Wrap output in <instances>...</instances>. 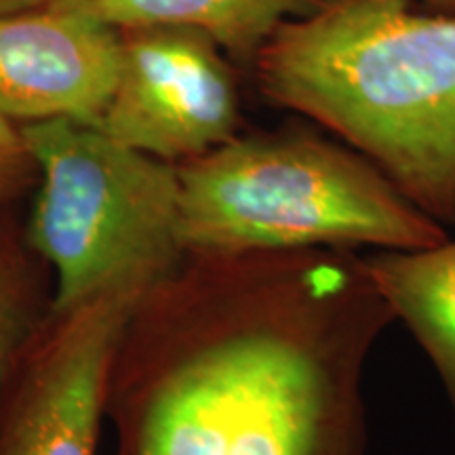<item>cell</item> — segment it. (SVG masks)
Segmentation results:
<instances>
[{
	"label": "cell",
	"mask_w": 455,
	"mask_h": 455,
	"mask_svg": "<svg viewBox=\"0 0 455 455\" xmlns=\"http://www.w3.org/2000/svg\"><path fill=\"white\" fill-rule=\"evenodd\" d=\"M395 321H403L439 375L455 419V238L365 258Z\"/></svg>",
	"instance_id": "ba28073f"
},
{
	"label": "cell",
	"mask_w": 455,
	"mask_h": 455,
	"mask_svg": "<svg viewBox=\"0 0 455 455\" xmlns=\"http://www.w3.org/2000/svg\"><path fill=\"white\" fill-rule=\"evenodd\" d=\"M428 3L445 11H455V0H428Z\"/></svg>",
	"instance_id": "4fadbf2b"
},
{
	"label": "cell",
	"mask_w": 455,
	"mask_h": 455,
	"mask_svg": "<svg viewBox=\"0 0 455 455\" xmlns=\"http://www.w3.org/2000/svg\"><path fill=\"white\" fill-rule=\"evenodd\" d=\"M121 32L78 9L0 15V116L98 123L121 68Z\"/></svg>",
	"instance_id": "52a82bcc"
},
{
	"label": "cell",
	"mask_w": 455,
	"mask_h": 455,
	"mask_svg": "<svg viewBox=\"0 0 455 455\" xmlns=\"http://www.w3.org/2000/svg\"><path fill=\"white\" fill-rule=\"evenodd\" d=\"M38 184L26 236L55 275L53 310L112 289L148 291L180 270L178 164L106 135L98 124H20Z\"/></svg>",
	"instance_id": "277c9868"
},
{
	"label": "cell",
	"mask_w": 455,
	"mask_h": 455,
	"mask_svg": "<svg viewBox=\"0 0 455 455\" xmlns=\"http://www.w3.org/2000/svg\"><path fill=\"white\" fill-rule=\"evenodd\" d=\"M141 293L51 312L0 395V455H98L112 355Z\"/></svg>",
	"instance_id": "5b68a950"
},
{
	"label": "cell",
	"mask_w": 455,
	"mask_h": 455,
	"mask_svg": "<svg viewBox=\"0 0 455 455\" xmlns=\"http://www.w3.org/2000/svg\"><path fill=\"white\" fill-rule=\"evenodd\" d=\"M392 323L352 249L188 255L124 318L112 455H363L365 369Z\"/></svg>",
	"instance_id": "6da1fadb"
},
{
	"label": "cell",
	"mask_w": 455,
	"mask_h": 455,
	"mask_svg": "<svg viewBox=\"0 0 455 455\" xmlns=\"http://www.w3.org/2000/svg\"><path fill=\"white\" fill-rule=\"evenodd\" d=\"M51 3H55V0H0V15L47 7V4H51Z\"/></svg>",
	"instance_id": "7c38bea8"
},
{
	"label": "cell",
	"mask_w": 455,
	"mask_h": 455,
	"mask_svg": "<svg viewBox=\"0 0 455 455\" xmlns=\"http://www.w3.org/2000/svg\"><path fill=\"white\" fill-rule=\"evenodd\" d=\"M178 173L188 255L413 251L449 238L361 152L306 129L236 135Z\"/></svg>",
	"instance_id": "3957f363"
},
{
	"label": "cell",
	"mask_w": 455,
	"mask_h": 455,
	"mask_svg": "<svg viewBox=\"0 0 455 455\" xmlns=\"http://www.w3.org/2000/svg\"><path fill=\"white\" fill-rule=\"evenodd\" d=\"M78 9L114 30L190 28L221 49L258 55L283 21L310 13L323 0H55Z\"/></svg>",
	"instance_id": "9c48e42d"
},
{
	"label": "cell",
	"mask_w": 455,
	"mask_h": 455,
	"mask_svg": "<svg viewBox=\"0 0 455 455\" xmlns=\"http://www.w3.org/2000/svg\"><path fill=\"white\" fill-rule=\"evenodd\" d=\"M121 68L98 127L164 163H186L238 135L235 72L209 34L190 28L121 32Z\"/></svg>",
	"instance_id": "8992f818"
},
{
	"label": "cell",
	"mask_w": 455,
	"mask_h": 455,
	"mask_svg": "<svg viewBox=\"0 0 455 455\" xmlns=\"http://www.w3.org/2000/svg\"><path fill=\"white\" fill-rule=\"evenodd\" d=\"M36 184L38 169L21 127L0 116V212L17 207Z\"/></svg>",
	"instance_id": "8fae6325"
},
{
	"label": "cell",
	"mask_w": 455,
	"mask_h": 455,
	"mask_svg": "<svg viewBox=\"0 0 455 455\" xmlns=\"http://www.w3.org/2000/svg\"><path fill=\"white\" fill-rule=\"evenodd\" d=\"M55 304V275L15 207L0 212V395Z\"/></svg>",
	"instance_id": "30bf717a"
},
{
	"label": "cell",
	"mask_w": 455,
	"mask_h": 455,
	"mask_svg": "<svg viewBox=\"0 0 455 455\" xmlns=\"http://www.w3.org/2000/svg\"><path fill=\"white\" fill-rule=\"evenodd\" d=\"M261 93L339 135L455 226V15L409 0H323L255 55Z\"/></svg>",
	"instance_id": "7a4b0ae2"
}]
</instances>
